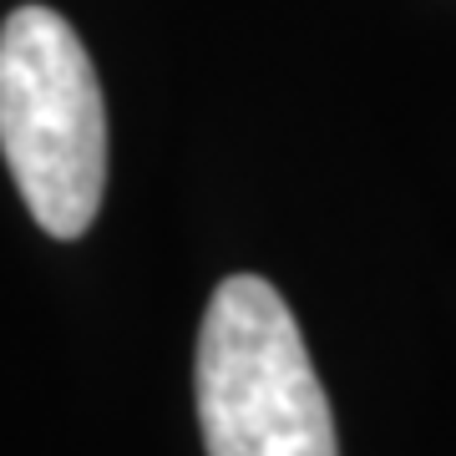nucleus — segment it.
I'll list each match as a JSON object with an SVG mask.
<instances>
[{"instance_id": "1", "label": "nucleus", "mask_w": 456, "mask_h": 456, "mask_svg": "<svg viewBox=\"0 0 456 456\" xmlns=\"http://www.w3.org/2000/svg\"><path fill=\"white\" fill-rule=\"evenodd\" d=\"M0 152L51 239H82L107 188V107L82 36L51 5L0 26Z\"/></svg>"}, {"instance_id": "2", "label": "nucleus", "mask_w": 456, "mask_h": 456, "mask_svg": "<svg viewBox=\"0 0 456 456\" xmlns=\"http://www.w3.org/2000/svg\"><path fill=\"white\" fill-rule=\"evenodd\" d=\"M208 456H340L325 386L284 294L259 274L224 279L193 360Z\"/></svg>"}]
</instances>
